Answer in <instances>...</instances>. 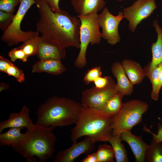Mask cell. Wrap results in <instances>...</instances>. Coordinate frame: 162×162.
I'll list each match as a JSON object with an SVG mask.
<instances>
[{
    "label": "cell",
    "instance_id": "obj_30",
    "mask_svg": "<svg viewBox=\"0 0 162 162\" xmlns=\"http://www.w3.org/2000/svg\"><path fill=\"white\" fill-rule=\"evenodd\" d=\"M8 55L10 61L12 62L20 59L25 62L27 61L29 57L19 46L10 50L8 53Z\"/></svg>",
    "mask_w": 162,
    "mask_h": 162
},
{
    "label": "cell",
    "instance_id": "obj_2",
    "mask_svg": "<svg viewBox=\"0 0 162 162\" xmlns=\"http://www.w3.org/2000/svg\"><path fill=\"white\" fill-rule=\"evenodd\" d=\"M52 127L35 124L27 129L24 138L12 147L13 149L25 158L28 162H45L52 158L55 153L57 138Z\"/></svg>",
    "mask_w": 162,
    "mask_h": 162
},
{
    "label": "cell",
    "instance_id": "obj_13",
    "mask_svg": "<svg viewBox=\"0 0 162 162\" xmlns=\"http://www.w3.org/2000/svg\"><path fill=\"white\" fill-rule=\"evenodd\" d=\"M122 141H124L129 146L136 162H145V155L149 145L143 140L141 136L133 134L131 130L123 131L119 135Z\"/></svg>",
    "mask_w": 162,
    "mask_h": 162
},
{
    "label": "cell",
    "instance_id": "obj_33",
    "mask_svg": "<svg viewBox=\"0 0 162 162\" xmlns=\"http://www.w3.org/2000/svg\"><path fill=\"white\" fill-rule=\"evenodd\" d=\"M146 130L148 132H149L152 135V138L155 141L158 142H161L162 144V125L160 123L158 124V131L157 134L152 133L148 129L146 128Z\"/></svg>",
    "mask_w": 162,
    "mask_h": 162
},
{
    "label": "cell",
    "instance_id": "obj_10",
    "mask_svg": "<svg viewBox=\"0 0 162 162\" xmlns=\"http://www.w3.org/2000/svg\"><path fill=\"white\" fill-rule=\"evenodd\" d=\"M124 18L122 12H119L118 15L114 16L110 13L106 7L98 15L99 23L102 28L101 37L106 40L111 45H114L120 41L118 26Z\"/></svg>",
    "mask_w": 162,
    "mask_h": 162
},
{
    "label": "cell",
    "instance_id": "obj_18",
    "mask_svg": "<svg viewBox=\"0 0 162 162\" xmlns=\"http://www.w3.org/2000/svg\"><path fill=\"white\" fill-rule=\"evenodd\" d=\"M71 4L79 15L98 13L106 5L104 0H70Z\"/></svg>",
    "mask_w": 162,
    "mask_h": 162
},
{
    "label": "cell",
    "instance_id": "obj_6",
    "mask_svg": "<svg viewBox=\"0 0 162 162\" xmlns=\"http://www.w3.org/2000/svg\"><path fill=\"white\" fill-rule=\"evenodd\" d=\"M98 15V13H92L77 16L81 22L80 51L74 62L75 65L78 68H82L87 65L86 52L89 44L93 45L100 42L101 37Z\"/></svg>",
    "mask_w": 162,
    "mask_h": 162
},
{
    "label": "cell",
    "instance_id": "obj_24",
    "mask_svg": "<svg viewBox=\"0 0 162 162\" xmlns=\"http://www.w3.org/2000/svg\"><path fill=\"white\" fill-rule=\"evenodd\" d=\"M160 67V63L156 66L146 75L150 80L152 86V89L151 93V97L155 101L159 99V71Z\"/></svg>",
    "mask_w": 162,
    "mask_h": 162
},
{
    "label": "cell",
    "instance_id": "obj_29",
    "mask_svg": "<svg viewBox=\"0 0 162 162\" xmlns=\"http://www.w3.org/2000/svg\"><path fill=\"white\" fill-rule=\"evenodd\" d=\"M5 73L9 76L14 77L19 82H23L25 80L23 71L16 66L12 62L8 67Z\"/></svg>",
    "mask_w": 162,
    "mask_h": 162
},
{
    "label": "cell",
    "instance_id": "obj_7",
    "mask_svg": "<svg viewBox=\"0 0 162 162\" xmlns=\"http://www.w3.org/2000/svg\"><path fill=\"white\" fill-rule=\"evenodd\" d=\"M34 4H36L35 0H22L12 23L1 37V40L8 46H12L20 42H23L38 35L37 31L24 32L21 29L22 20L27 12Z\"/></svg>",
    "mask_w": 162,
    "mask_h": 162
},
{
    "label": "cell",
    "instance_id": "obj_1",
    "mask_svg": "<svg viewBox=\"0 0 162 162\" xmlns=\"http://www.w3.org/2000/svg\"><path fill=\"white\" fill-rule=\"evenodd\" d=\"M35 0L40 14L36 27L42 39L62 48L80 49L81 22L78 17L64 10L55 12L44 0Z\"/></svg>",
    "mask_w": 162,
    "mask_h": 162
},
{
    "label": "cell",
    "instance_id": "obj_4",
    "mask_svg": "<svg viewBox=\"0 0 162 162\" xmlns=\"http://www.w3.org/2000/svg\"><path fill=\"white\" fill-rule=\"evenodd\" d=\"M112 118L104 116L100 112L82 106L79 120L71 130L70 140L73 143L85 136L95 143L108 142L112 134Z\"/></svg>",
    "mask_w": 162,
    "mask_h": 162
},
{
    "label": "cell",
    "instance_id": "obj_11",
    "mask_svg": "<svg viewBox=\"0 0 162 162\" xmlns=\"http://www.w3.org/2000/svg\"><path fill=\"white\" fill-rule=\"evenodd\" d=\"M95 143L90 137L86 136L83 140L73 142L69 148L58 152L55 156L53 162H73L80 155L89 154L93 152Z\"/></svg>",
    "mask_w": 162,
    "mask_h": 162
},
{
    "label": "cell",
    "instance_id": "obj_39",
    "mask_svg": "<svg viewBox=\"0 0 162 162\" xmlns=\"http://www.w3.org/2000/svg\"><path fill=\"white\" fill-rule=\"evenodd\" d=\"M118 1H122L124 0H117Z\"/></svg>",
    "mask_w": 162,
    "mask_h": 162
},
{
    "label": "cell",
    "instance_id": "obj_23",
    "mask_svg": "<svg viewBox=\"0 0 162 162\" xmlns=\"http://www.w3.org/2000/svg\"><path fill=\"white\" fill-rule=\"evenodd\" d=\"M145 161L162 162V144L152 138L145 155Z\"/></svg>",
    "mask_w": 162,
    "mask_h": 162
},
{
    "label": "cell",
    "instance_id": "obj_15",
    "mask_svg": "<svg viewBox=\"0 0 162 162\" xmlns=\"http://www.w3.org/2000/svg\"><path fill=\"white\" fill-rule=\"evenodd\" d=\"M66 70L61 60L52 58L39 60L32 68V73L44 72L54 75L62 74Z\"/></svg>",
    "mask_w": 162,
    "mask_h": 162
},
{
    "label": "cell",
    "instance_id": "obj_22",
    "mask_svg": "<svg viewBox=\"0 0 162 162\" xmlns=\"http://www.w3.org/2000/svg\"><path fill=\"white\" fill-rule=\"evenodd\" d=\"M122 141L120 135H112L108 142L110 143L113 149L116 161L128 162L129 160L127 152Z\"/></svg>",
    "mask_w": 162,
    "mask_h": 162
},
{
    "label": "cell",
    "instance_id": "obj_28",
    "mask_svg": "<svg viewBox=\"0 0 162 162\" xmlns=\"http://www.w3.org/2000/svg\"><path fill=\"white\" fill-rule=\"evenodd\" d=\"M14 16L13 13L0 10V28L4 32L10 26Z\"/></svg>",
    "mask_w": 162,
    "mask_h": 162
},
{
    "label": "cell",
    "instance_id": "obj_20",
    "mask_svg": "<svg viewBox=\"0 0 162 162\" xmlns=\"http://www.w3.org/2000/svg\"><path fill=\"white\" fill-rule=\"evenodd\" d=\"M22 128H11L7 131L0 133V146H11L16 145L25 137L26 134L22 133Z\"/></svg>",
    "mask_w": 162,
    "mask_h": 162
},
{
    "label": "cell",
    "instance_id": "obj_27",
    "mask_svg": "<svg viewBox=\"0 0 162 162\" xmlns=\"http://www.w3.org/2000/svg\"><path fill=\"white\" fill-rule=\"evenodd\" d=\"M102 76L100 67L96 66L87 71L84 76L83 80L86 84L88 85Z\"/></svg>",
    "mask_w": 162,
    "mask_h": 162
},
{
    "label": "cell",
    "instance_id": "obj_26",
    "mask_svg": "<svg viewBox=\"0 0 162 162\" xmlns=\"http://www.w3.org/2000/svg\"><path fill=\"white\" fill-rule=\"evenodd\" d=\"M96 153L98 162H113L115 155L112 146L104 144L100 145Z\"/></svg>",
    "mask_w": 162,
    "mask_h": 162
},
{
    "label": "cell",
    "instance_id": "obj_38",
    "mask_svg": "<svg viewBox=\"0 0 162 162\" xmlns=\"http://www.w3.org/2000/svg\"><path fill=\"white\" fill-rule=\"evenodd\" d=\"M9 85L3 82H2L0 84V92H1L2 91L8 89L9 88Z\"/></svg>",
    "mask_w": 162,
    "mask_h": 162
},
{
    "label": "cell",
    "instance_id": "obj_17",
    "mask_svg": "<svg viewBox=\"0 0 162 162\" xmlns=\"http://www.w3.org/2000/svg\"><path fill=\"white\" fill-rule=\"evenodd\" d=\"M40 38L36 55L39 60L52 58L61 60L65 58L66 56V48L45 41Z\"/></svg>",
    "mask_w": 162,
    "mask_h": 162
},
{
    "label": "cell",
    "instance_id": "obj_5",
    "mask_svg": "<svg viewBox=\"0 0 162 162\" xmlns=\"http://www.w3.org/2000/svg\"><path fill=\"white\" fill-rule=\"evenodd\" d=\"M148 109L146 102L133 99L123 103L119 111L112 117V135H119L123 131L131 130L142 120L143 115Z\"/></svg>",
    "mask_w": 162,
    "mask_h": 162
},
{
    "label": "cell",
    "instance_id": "obj_19",
    "mask_svg": "<svg viewBox=\"0 0 162 162\" xmlns=\"http://www.w3.org/2000/svg\"><path fill=\"white\" fill-rule=\"evenodd\" d=\"M129 80L133 85L139 84L146 76L144 69L137 62L133 60L125 59L121 62Z\"/></svg>",
    "mask_w": 162,
    "mask_h": 162
},
{
    "label": "cell",
    "instance_id": "obj_9",
    "mask_svg": "<svg viewBox=\"0 0 162 162\" xmlns=\"http://www.w3.org/2000/svg\"><path fill=\"white\" fill-rule=\"evenodd\" d=\"M155 0H137L123 10L124 18L129 22L128 27L134 32L143 20L149 16L157 8Z\"/></svg>",
    "mask_w": 162,
    "mask_h": 162
},
{
    "label": "cell",
    "instance_id": "obj_14",
    "mask_svg": "<svg viewBox=\"0 0 162 162\" xmlns=\"http://www.w3.org/2000/svg\"><path fill=\"white\" fill-rule=\"evenodd\" d=\"M112 72L116 77L117 90L124 95H130L134 90L133 85L127 77L121 63L114 62L112 64Z\"/></svg>",
    "mask_w": 162,
    "mask_h": 162
},
{
    "label": "cell",
    "instance_id": "obj_3",
    "mask_svg": "<svg viewBox=\"0 0 162 162\" xmlns=\"http://www.w3.org/2000/svg\"><path fill=\"white\" fill-rule=\"evenodd\" d=\"M82 108L81 103L71 99L56 96L50 97L39 107L35 124L54 128L76 124Z\"/></svg>",
    "mask_w": 162,
    "mask_h": 162
},
{
    "label": "cell",
    "instance_id": "obj_36",
    "mask_svg": "<svg viewBox=\"0 0 162 162\" xmlns=\"http://www.w3.org/2000/svg\"><path fill=\"white\" fill-rule=\"evenodd\" d=\"M82 162H98L96 152L88 154L81 161Z\"/></svg>",
    "mask_w": 162,
    "mask_h": 162
},
{
    "label": "cell",
    "instance_id": "obj_16",
    "mask_svg": "<svg viewBox=\"0 0 162 162\" xmlns=\"http://www.w3.org/2000/svg\"><path fill=\"white\" fill-rule=\"evenodd\" d=\"M153 25L157 33V39L152 45V60L143 69L146 76L156 66L162 62V29L157 20H154Z\"/></svg>",
    "mask_w": 162,
    "mask_h": 162
},
{
    "label": "cell",
    "instance_id": "obj_8",
    "mask_svg": "<svg viewBox=\"0 0 162 162\" xmlns=\"http://www.w3.org/2000/svg\"><path fill=\"white\" fill-rule=\"evenodd\" d=\"M117 92L116 83L102 88L93 87L82 92L81 103L84 107L101 112Z\"/></svg>",
    "mask_w": 162,
    "mask_h": 162
},
{
    "label": "cell",
    "instance_id": "obj_31",
    "mask_svg": "<svg viewBox=\"0 0 162 162\" xmlns=\"http://www.w3.org/2000/svg\"><path fill=\"white\" fill-rule=\"evenodd\" d=\"M22 0H0V10L13 13L15 8Z\"/></svg>",
    "mask_w": 162,
    "mask_h": 162
},
{
    "label": "cell",
    "instance_id": "obj_12",
    "mask_svg": "<svg viewBox=\"0 0 162 162\" xmlns=\"http://www.w3.org/2000/svg\"><path fill=\"white\" fill-rule=\"evenodd\" d=\"M29 112L28 107L24 105L19 112L10 113L7 119L0 122V133L8 128L21 127L28 129L33 127L35 124L29 116Z\"/></svg>",
    "mask_w": 162,
    "mask_h": 162
},
{
    "label": "cell",
    "instance_id": "obj_35",
    "mask_svg": "<svg viewBox=\"0 0 162 162\" xmlns=\"http://www.w3.org/2000/svg\"><path fill=\"white\" fill-rule=\"evenodd\" d=\"M7 59L0 56V71L2 73H5L6 69L11 63Z\"/></svg>",
    "mask_w": 162,
    "mask_h": 162
},
{
    "label": "cell",
    "instance_id": "obj_37",
    "mask_svg": "<svg viewBox=\"0 0 162 162\" xmlns=\"http://www.w3.org/2000/svg\"><path fill=\"white\" fill-rule=\"evenodd\" d=\"M159 89L160 90L162 87V62L160 63V67L159 71Z\"/></svg>",
    "mask_w": 162,
    "mask_h": 162
},
{
    "label": "cell",
    "instance_id": "obj_21",
    "mask_svg": "<svg viewBox=\"0 0 162 162\" xmlns=\"http://www.w3.org/2000/svg\"><path fill=\"white\" fill-rule=\"evenodd\" d=\"M124 95L117 92L109 100L100 112L104 116L112 118L121 109L123 103L122 99Z\"/></svg>",
    "mask_w": 162,
    "mask_h": 162
},
{
    "label": "cell",
    "instance_id": "obj_32",
    "mask_svg": "<svg viewBox=\"0 0 162 162\" xmlns=\"http://www.w3.org/2000/svg\"><path fill=\"white\" fill-rule=\"evenodd\" d=\"M94 82L95 87L99 88H104L116 83L111 78L108 76L99 77L95 80Z\"/></svg>",
    "mask_w": 162,
    "mask_h": 162
},
{
    "label": "cell",
    "instance_id": "obj_25",
    "mask_svg": "<svg viewBox=\"0 0 162 162\" xmlns=\"http://www.w3.org/2000/svg\"><path fill=\"white\" fill-rule=\"evenodd\" d=\"M40 40V37L36 35L23 42L19 46L28 57L36 55Z\"/></svg>",
    "mask_w": 162,
    "mask_h": 162
},
{
    "label": "cell",
    "instance_id": "obj_34",
    "mask_svg": "<svg viewBox=\"0 0 162 162\" xmlns=\"http://www.w3.org/2000/svg\"><path fill=\"white\" fill-rule=\"evenodd\" d=\"M55 12H58L61 10L59 5L60 0H44Z\"/></svg>",
    "mask_w": 162,
    "mask_h": 162
}]
</instances>
